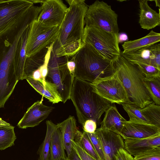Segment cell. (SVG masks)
I'll use <instances>...</instances> for the list:
<instances>
[{"label":"cell","instance_id":"12","mask_svg":"<svg viewBox=\"0 0 160 160\" xmlns=\"http://www.w3.org/2000/svg\"><path fill=\"white\" fill-rule=\"evenodd\" d=\"M37 20L46 26L59 27L68 8L61 0H44Z\"/></svg>","mask_w":160,"mask_h":160},{"label":"cell","instance_id":"44","mask_svg":"<svg viewBox=\"0 0 160 160\" xmlns=\"http://www.w3.org/2000/svg\"><path fill=\"white\" fill-rule=\"evenodd\" d=\"M30 1L32 2L33 4L34 3H43L44 0H29Z\"/></svg>","mask_w":160,"mask_h":160},{"label":"cell","instance_id":"16","mask_svg":"<svg viewBox=\"0 0 160 160\" xmlns=\"http://www.w3.org/2000/svg\"><path fill=\"white\" fill-rule=\"evenodd\" d=\"M160 132V127L147 123L125 121L120 134L124 139L149 137Z\"/></svg>","mask_w":160,"mask_h":160},{"label":"cell","instance_id":"22","mask_svg":"<svg viewBox=\"0 0 160 160\" xmlns=\"http://www.w3.org/2000/svg\"><path fill=\"white\" fill-rule=\"evenodd\" d=\"M26 80L35 90L49 101L53 103L62 102L55 84L44 80L42 82L32 79Z\"/></svg>","mask_w":160,"mask_h":160},{"label":"cell","instance_id":"11","mask_svg":"<svg viewBox=\"0 0 160 160\" xmlns=\"http://www.w3.org/2000/svg\"><path fill=\"white\" fill-rule=\"evenodd\" d=\"M29 25L25 24L0 36V69L16 76L13 66L15 52L21 35Z\"/></svg>","mask_w":160,"mask_h":160},{"label":"cell","instance_id":"43","mask_svg":"<svg viewBox=\"0 0 160 160\" xmlns=\"http://www.w3.org/2000/svg\"><path fill=\"white\" fill-rule=\"evenodd\" d=\"M10 124L3 120L2 118H0V125H10Z\"/></svg>","mask_w":160,"mask_h":160},{"label":"cell","instance_id":"23","mask_svg":"<svg viewBox=\"0 0 160 160\" xmlns=\"http://www.w3.org/2000/svg\"><path fill=\"white\" fill-rule=\"evenodd\" d=\"M160 41V33L151 30L146 36L138 39L124 42L122 45L123 53L145 48Z\"/></svg>","mask_w":160,"mask_h":160},{"label":"cell","instance_id":"31","mask_svg":"<svg viewBox=\"0 0 160 160\" xmlns=\"http://www.w3.org/2000/svg\"><path fill=\"white\" fill-rule=\"evenodd\" d=\"M121 105L128 114L129 121L150 124L142 113L141 108L133 104L122 103Z\"/></svg>","mask_w":160,"mask_h":160},{"label":"cell","instance_id":"33","mask_svg":"<svg viewBox=\"0 0 160 160\" xmlns=\"http://www.w3.org/2000/svg\"><path fill=\"white\" fill-rule=\"evenodd\" d=\"M84 44L82 40H79L55 50H52L57 57H72L80 50Z\"/></svg>","mask_w":160,"mask_h":160},{"label":"cell","instance_id":"36","mask_svg":"<svg viewBox=\"0 0 160 160\" xmlns=\"http://www.w3.org/2000/svg\"><path fill=\"white\" fill-rule=\"evenodd\" d=\"M85 132L92 143L100 160H105L104 155L100 143L95 133H91Z\"/></svg>","mask_w":160,"mask_h":160},{"label":"cell","instance_id":"21","mask_svg":"<svg viewBox=\"0 0 160 160\" xmlns=\"http://www.w3.org/2000/svg\"><path fill=\"white\" fill-rule=\"evenodd\" d=\"M126 121L119 112L115 105L112 104L105 111L100 128L120 134Z\"/></svg>","mask_w":160,"mask_h":160},{"label":"cell","instance_id":"35","mask_svg":"<svg viewBox=\"0 0 160 160\" xmlns=\"http://www.w3.org/2000/svg\"><path fill=\"white\" fill-rule=\"evenodd\" d=\"M135 64L138 65L145 77L160 76V69L155 67L142 63Z\"/></svg>","mask_w":160,"mask_h":160},{"label":"cell","instance_id":"39","mask_svg":"<svg viewBox=\"0 0 160 160\" xmlns=\"http://www.w3.org/2000/svg\"><path fill=\"white\" fill-rule=\"evenodd\" d=\"M115 160H134L133 157L124 149L121 148L115 156Z\"/></svg>","mask_w":160,"mask_h":160},{"label":"cell","instance_id":"29","mask_svg":"<svg viewBox=\"0 0 160 160\" xmlns=\"http://www.w3.org/2000/svg\"><path fill=\"white\" fill-rule=\"evenodd\" d=\"M144 82L153 102L160 105V76L145 77Z\"/></svg>","mask_w":160,"mask_h":160},{"label":"cell","instance_id":"19","mask_svg":"<svg viewBox=\"0 0 160 160\" xmlns=\"http://www.w3.org/2000/svg\"><path fill=\"white\" fill-rule=\"evenodd\" d=\"M30 25L26 28L21 35L18 43L14 57V73L19 81L22 80L23 74L26 58V46Z\"/></svg>","mask_w":160,"mask_h":160},{"label":"cell","instance_id":"3","mask_svg":"<svg viewBox=\"0 0 160 160\" xmlns=\"http://www.w3.org/2000/svg\"><path fill=\"white\" fill-rule=\"evenodd\" d=\"M114 72L134 104L142 108L153 102L144 84L145 76L136 64L121 55L114 62Z\"/></svg>","mask_w":160,"mask_h":160},{"label":"cell","instance_id":"7","mask_svg":"<svg viewBox=\"0 0 160 160\" xmlns=\"http://www.w3.org/2000/svg\"><path fill=\"white\" fill-rule=\"evenodd\" d=\"M118 15L110 5L102 1L97 0L88 6L84 18L85 24L98 27L118 35Z\"/></svg>","mask_w":160,"mask_h":160},{"label":"cell","instance_id":"41","mask_svg":"<svg viewBox=\"0 0 160 160\" xmlns=\"http://www.w3.org/2000/svg\"><path fill=\"white\" fill-rule=\"evenodd\" d=\"M67 66L69 72L74 77L75 68V63L72 58L70 60H69L68 61Z\"/></svg>","mask_w":160,"mask_h":160},{"label":"cell","instance_id":"27","mask_svg":"<svg viewBox=\"0 0 160 160\" xmlns=\"http://www.w3.org/2000/svg\"><path fill=\"white\" fill-rule=\"evenodd\" d=\"M46 123V133L44 140L38 150L39 160H49L52 137L57 125L50 120H47Z\"/></svg>","mask_w":160,"mask_h":160},{"label":"cell","instance_id":"14","mask_svg":"<svg viewBox=\"0 0 160 160\" xmlns=\"http://www.w3.org/2000/svg\"><path fill=\"white\" fill-rule=\"evenodd\" d=\"M121 55L129 62L142 63L155 67L160 69V44H155L149 47Z\"/></svg>","mask_w":160,"mask_h":160},{"label":"cell","instance_id":"20","mask_svg":"<svg viewBox=\"0 0 160 160\" xmlns=\"http://www.w3.org/2000/svg\"><path fill=\"white\" fill-rule=\"evenodd\" d=\"M57 124L61 131L64 148L68 156L73 148L72 142L78 130L76 120L74 117L69 116L66 119Z\"/></svg>","mask_w":160,"mask_h":160},{"label":"cell","instance_id":"8","mask_svg":"<svg viewBox=\"0 0 160 160\" xmlns=\"http://www.w3.org/2000/svg\"><path fill=\"white\" fill-rule=\"evenodd\" d=\"M33 5L29 0H0V36L18 25Z\"/></svg>","mask_w":160,"mask_h":160},{"label":"cell","instance_id":"34","mask_svg":"<svg viewBox=\"0 0 160 160\" xmlns=\"http://www.w3.org/2000/svg\"><path fill=\"white\" fill-rule=\"evenodd\" d=\"M134 160H160V147L153 148L138 154Z\"/></svg>","mask_w":160,"mask_h":160},{"label":"cell","instance_id":"15","mask_svg":"<svg viewBox=\"0 0 160 160\" xmlns=\"http://www.w3.org/2000/svg\"><path fill=\"white\" fill-rule=\"evenodd\" d=\"M54 108L53 107L44 105L42 100L38 101L27 109L17 126L19 128L25 129L38 126L48 117Z\"/></svg>","mask_w":160,"mask_h":160},{"label":"cell","instance_id":"13","mask_svg":"<svg viewBox=\"0 0 160 160\" xmlns=\"http://www.w3.org/2000/svg\"><path fill=\"white\" fill-rule=\"evenodd\" d=\"M101 146L105 160H115V156L121 148L124 149V139L119 133L100 128L95 132Z\"/></svg>","mask_w":160,"mask_h":160},{"label":"cell","instance_id":"28","mask_svg":"<svg viewBox=\"0 0 160 160\" xmlns=\"http://www.w3.org/2000/svg\"><path fill=\"white\" fill-rule=\"evenodd\" d=\"M14 127L10 125H0V150H3L14 144L16 139Z\"/></svg>","mask_w":160,"mask_h":160},{"label":"cell","instance_id":"1","mask_svg":"<svg viewBox=\"0 0 160 160\" xmlns=\"http://www.w3.org/2000/svg\"><path fill=\"white\" fill-rule=\"evenodd\" d=\"M70 99L75 108L78 120L82 126L88 120L100 124L101 117L112 104L93 90L91 83L74 78Z\"/></svg>","mask_w":160,"mask_h":160},{"label":"cell","instance_id":"40","mask_svg":"<svg viewBox=\"0 0 160 160\" xmlns=\"http://www.w3.org/2000/svg\"><path fill=\"white\" fill-rule=\"evenodd\" d=\"M65 160H81L79 156L73 147L70 153L67 156V158Z\"/></svg>","mask_w":160,"mask_h":160},{"label":"cell","instance_id":"46","mask_svg":"<svg viewBox=\"0 0 160 160\" xmlns=\"http://www.w3.org/2000/svg\"><path fill=\"white\" fill-rule=\"evenodd\" d=\"M119 1V2H123V1H125V0H122V1Z\"/></svg>","mask_w":160,"mask_h":160},{"label":"cell","instance_id":"9","mask_svg":"<svg viewBox=\"0 0 160 160\" xmlns=\"http://www.w3.org/2000/svg\"><path fill=\"white\" fill-rule=\"evenodd\" d=\"M59 27L43 25L37 20L30 25L26 46V57H28L57 41Z\"/></svg>","mask_w":160,"mask_h":160},{"label":"cell","instance_id":"24","mask_svg":"<svg viewBox=\"0 0 160 160\" xmlns=\"http://www.w3.org/2000/svg\"><path fill=\"white\" fill-rule=\"evenodd\" d=\"M18 81L16 76L0 69V108L4 107Z\"/></svg>","mask_w":160,"mask_h":160},{"label":"cell","instance_id":"32","mask_svg":"<svg viewBox=\"0 0 160 160\" xmlns=\"http://www.w3.org/2000/svg\"><path fill=\"white\" fill-rule=\"evenodd\" d=\"M141 110L150 124L160 127V105L153 102Z\"/></svg>","mask_w":160,"mask_h":160},{"label":"cell","instance_id":"6","mask_svg":"<svg viewBox=\"0 0 160 160\" xmlns=\"http://www.w3.org/2000/svg\"><path fill=\"white\" fill-rule=\"evenodd\" d=\"M69 58L57 57L52 49L48 66V74L45 78L46 81L55 85L63 103L70 99L74 78L67 67Z\"/></svg>","mask_w":160,"mask_h":160},{"label":"cell","instance_id":"26","mask_svg":"<svg viewBox=\"0 0 160 160\" xmlns=\"http://www.w3.org/2000/svg\"><path fill=\"white\" fill-rule=\"evenodd\" d=\"M48 47L26 58L22 80L29 79L32 73L43 64Z\"/></svg>","mask_w":160,"mask_h":160},{"label":"cell","instance_id":"18","mask_svg":"<svg viewBox=\"0 0 160 160\" xmlns=\"http://www.w3.org/2000/svg\"><path fill=\"white\" fill-rule=\"evenodd\" d=\"M140 9L138 23L141 28L149 30L160 25V12L152 9L147 0H139Z\"/></svg>","mask_w":160,"mask_h":160},{"label":"cell","instance_id":"45","mask_svg":"<svg viewBox=\"0 0 160 160\" xmlns=\"http://www.w3.org/2000/svg\"><path fill=\"white\" fill-rule=\"evenodd\" d=\"M151 1H154L156 3V7H158L160 9V1L159 0H150Z\"/></svg>","mask_w":160,"mask_h":160},{"label":"cell","instance_id":"5","mask_svg":"<svg viewBox=\"0 0 160 160\" xmlns=\"http://www.w3.org/2000/svg\"><path fill=\"white\" fill-rule=\"evenodd\" d=\"M82 41L92 46L104 58L114 62L121 55L118 35L97 27H84Z\"/></svg>","mask_w":160,"mask_h":160},{"label":"cell","instance_id":"30","mask_svg":"<svg viewBox=\"0 0 160 160\" xmlns=\"http://www.w3.org/2000/svg\"><path fill=\"white\" fill-rule=\"evenodd\" d=\"M74 141L78 143L89 155L96 160H100L96 152L92 143L86 132L78 130Z\"/></svg>","mask_w":160,"mask_h":160},{"label":"cell","instance_id":"17","mask_svg":"<svg viewBox=\"0 0 160 160\" xmlns=\"http://www.w3.org/2000/svg\"><path fill=\"white\" fill-rule=\"evenodd\" d=\"M125 149L132 156L147 150L160 147V132L148 137L124 139Z\"/></svg>","mask_w":160,"mask_h":160},{"label":"cell","instance_id":"38","mask_svg":"<svg viewBox=\"0 0 160 160\" xmlns=\"http://www.w3.org/2000/svg\"><path fill=\"white\" fill-rule=\"evenodd\" d=\"M97 126L96 122L92 120H87L82 126L83 131L91 133H95Z\"/></svg>","mask_w":160,"mask_h":160},{"label":"cell","instance_id":"25","mask_svg":"<svg viewBox=\"0 0 160 160\" xmlns=\"http://www.w3.org/2000/svg\"><path fill=\"white\" fill-rule=\"evenodd\" d=\"M61 131L57 124L52 134L49 160H65L67 156Z\"/></svg>","mask_w":160,"mask_h":160},{"label":"cell","instance_id":"2","mask_svg":"<svg viewBox=\"0 0 160 160\" xmlns=\"http://www.w3.org/2000/svg\"><path fill=\"white\" fill-rule=\"evenodd\" d=\"M74 78L92 83L114 73V62L104 58L92 46L84 43L73 57Z\"/></svg>","mask_w":160,"mask_h":160},{"label":"cell","instance_id":"10","mask_svg":"<svg viewBox=\"0 0 160 160\" xmlns=\"http://www.w3.org/2000/svg\"><path fill=\"white\" fill-rule=\"evenodd\" d=\"M93 91L112 104H133L121 81L114 72L112 75L91 83Z\"/></svg>","mask_w":160,"mask_h":160},{"label":"cell","instance_id":"37","mask_svg":"<svg viewBox=\"0 0 160 160\" xmlns=\"http://www.w3.org/2000/svg\"><path fill=\"white\" fill-rule=\"evenodd\" d=\"M73 146L81 160H96L87 153L74 141L72 142Z\"/></svg>","mask_w":160,"mask_h":160},{"label":"cell","instance_id":"4","mask_svg":"<svg viewBox=\"0 0 160 160\" xmlns=\"http://www.w3.org/2000/svg\"><path fill=\"white\" fill-rule=\"evenodd\" d=\"M69 5L59 26L58 37L54 43L53 50L79 40H82L84 18L88 6L84 0H67Z\"/></svg>","mask_w":160,"mask_h":160},{"label":"cell","instance_id":"42","mask_svg":"<svg viewBox=\"0 0 160 160\" xmlns=\"http://www.w3.org/2000/svg\"><path fill=\"white\" fill-rule=\"evenodd\" d=\"M127 35L124 33H121L118 35V43H121L123 42H126L128 40Z\"/></svg>","mask_w":160,"mask_h":160}]
</instances>
